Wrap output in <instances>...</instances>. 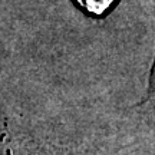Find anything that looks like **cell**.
Returning <instances> with one entry per match:
<instances>
[{
    "instance_id": "cell-1",
    "label": "cell",
    "mask_w": 155,
    "mask_h": 155,
    "mask_svg": "<svg viewBox=\"0 0 155 155\" xmlns=\"http://www.w3.org/2000/svg\"><path fill=\"white\" fill-rule=\"evenodd\" d=\"M124 150L96 145H62L0 134V155H124Z\"/></svg>"
},
{
    "instance_id": "cell-2",
    "label": "cell",
    "mask_w": 155,
    "mask_h": 155,
    "mask_svg": "<svg viewBox=\"0 0 155 155\" xmlns=\"http://www.w3.org/2000/svg\"><path fill=\"white\" fill-rule=\"evenodd\" d=\"M76 2L88 13L95 15V16H102L104 13L109 10V7L116 0H76Z\"/></svg>"
}]
</instances>
